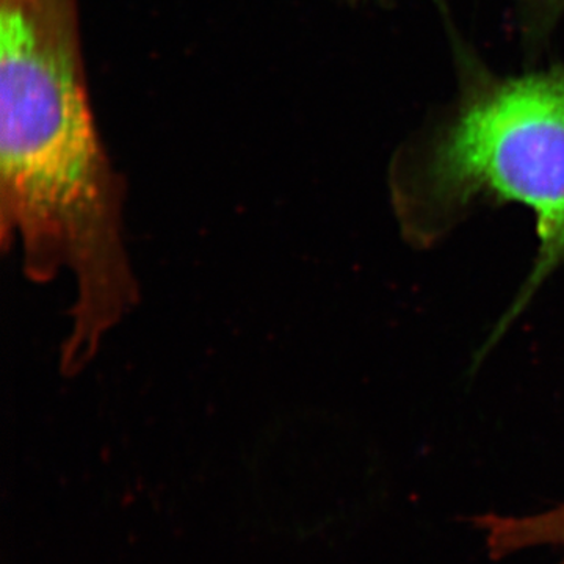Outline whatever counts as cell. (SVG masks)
<instances>
[{
    "instance_id": "cell-1",
    "label": "cell",
    "mask_w": 564,
    "mask_h": 564,
    "mask_svg": "<svg viewBox=\"0 0 564 564\" xmlns=\"http://www.w3.org/2000/svg\"><path fill=\"white\" fill-rule=\"evenodd\" d=\"M124 187L82 80L74 0H0V242L47 284L98 288L131 265Z\"/></svg>"
},
{
    "instance_id": "cell-2",
    "label": "cell",
    "mask_w": 564,
    "mask_h": 564,
    "mask_svg": "<svg viewBox=\"0 0 564 564\" xmlns=\"http://www.w3.org/2000/svg\"><path fill=\"white\" fill-rule=\"evenodd\" d=\"M408 236L430 242L473 203L513 202L536 215L538 258L491 343L564 262V70L491 82L462 104L397 182Z\"/></svg>"
},
{
    "instance_id": "cell-3",
    "label": "cell",
    "mask_w": 564,
    "mask_h": 564,
    "mask_svg": "<svg viewBox=\"0 0 564 564\" xmlns=\"http://www.w3.org/2000/svg\"><path fill=\"white\" fill-rule=\"evenodd\" d=\"M475 522L486 533L489 552L497 558L536 545H554L564 551V503L525 518L486 514ZM560 564H564V558Z\"/></svg>"
}]
</instances>
